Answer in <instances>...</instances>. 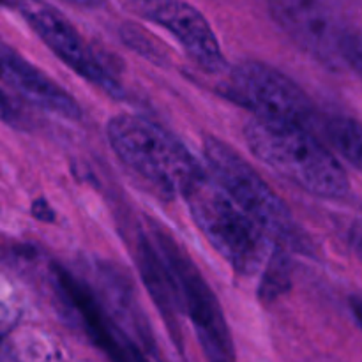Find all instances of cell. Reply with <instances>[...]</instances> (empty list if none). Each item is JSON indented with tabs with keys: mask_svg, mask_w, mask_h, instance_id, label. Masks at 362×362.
<instances>
[{
	"mask_svg": "<svg viewBox=\"0 0 362 362\" xmlns=\"http://www.w3.org/2000/svg\"><path fill=\"white\" fill-rule=\"evenodd\" d=\"M244 140L255 158L306 193L327 200L349 194L343 165L306 126L255 119L244 127Z\"/></svg>",
	"mask_w": 362,
	"mask_h": 362,
	"instance_id": "obj_1",
	"label": "cell"
},
{
	"mask_svg": "<svg viewBox=\"0 0 362 362\" xmlns=\"http://www.w3.org/2000/svg\"><path fill=\"white\" fill-rule=\"evenodd\" d=\"M127 6L136 16L168 30L202 71L219 74L228 67L218 35L191 4L184 0H129Z\"/></svg>",
	"mask_w": 362,
	"mask_h": 362,
	"instance_id": "obj_9",
	"label": "cell"
},
{
	"mask_svg": "<svg viewBox=\"0 0 362 362\" xmlns=\"http://www.w3.org/2000/svg\"><path fill=\"white\" fill-rule=\"evenodd\" d=\"M204 158L216 182L233 202L281 244L310 253L311 244L288 205L233 147L216 136L204 140Z\"/></svg>",
	"mask_w": 362,
	"mask_h": 362,
	"instance_id": "obj_4",
	"label": "cell"
},
{
	"mask_svg": "<svg viewBox=\"0 0 362 362\" xmlns=\"http://www.w3.org/2000/svg\"><path fill=\"white\" fill-rule=\"evenodd\" d=\"M223 94L253 112L257 119L306 127L315 119V106L306 92L283 71L258 60L237 64L225 81Z\"/></svg>",
	"mask_w": 362,
	"mask_h": 362,
	"instance_id": "obj_6",
	"label": "cell"
},
{
	"mask_svg": "<svg viewBox=\"0 0 362 362\" xmlns=\"http://www.w3.org/2000/svg\"><path fill=\"white\" fill-rule=\"evenodd\" d=\"M343 59L362 78V32H357V34L349 32L345 39V46H343Z\"/></svg>",
	"mask_w": 362,
	"mask_h": 362,
	"instance_id": "obj_15",
	"label": "cell"
},
{
	"mask_svg": "<svg viewBox=\"0 0 362 362\" xmlns=\"http://www.w3.org/2000/svg\"><path fill=\"white\" fill-rule=\"evenodd\" d=\"M18 11L41 41L88 83L95 85L113 99L124 98L120 81L103 66L74 25L45 0H20Z\"/></svg>",
	"mask_w": 362,
	"mask_h": 362,
	"instance_id": "obj_7",
	"label": "cell"
},
{
	"mask_svg": "<svg viewBox=\"0 0 362 362\" xmlns=\"http://www.w3.org/2000/svg\"><path fill=\"white\" fill-rule=\"evenodd\" d=\"M2 76L6 85L30 105L64 119H81V108L76 99L7 45L2 46Z\"/></svg>",
	"mask_w": 362,
	"mask_h": 362,
	"instance_id": "obj_11",
	"label": "cell"
},
{
	"mask_svg": "<svg viewBox=\"0 0 362 362\" xmlns=\"http://www.w3.org/2000/svg\"><path fill=\"white\" fill-rule=\"evenodd\" d=\"M106 138L124 165L168 197H186L207 175L179 138L145 117H112L106 124Z\"/></svg>",
	"mask_w": 362,
	"mask_h": 362,
	"instance_id": "obj_2",
	"label": "cell"
},
{
	"mask_svg": "<svg viewBox=\"0 0 362 362\" xmlns=\"http://www.w3.org/2000/svg\"><path fill=\"white\" fill-rule=\"evenodd\" d=\"M66 2L74 4V6L80 7H90V9H95V7H101L106 0H66Z\"/></svg>",
	"mask_w": 362,
	"mask_h": 362,
	"instance_id": "obj_18",
	"label": "cell"
},
{
	"mask_svg": "<svg viewBox=\"0 0 362 362\" xmlns=\"http://www.w3.org/2000/svg\"><path fill=\"white\" fill-rule=\"evenodd\" d=\"M272 20L296 45L320 64L336 67L349 32L343 30L332 0H267Z\"/></svg>",
	"mask_w": 362,
	"mask_h": 362,
	"instance_id": "obj_8",
	"label": "cell"
},
{
	"mask_svg": "<svg viewBox=\"0 0 362 362\" xmlns=\"http://www.w3.org/2000/svg\"><path fill=\"white\" fill-rule=\"evenodd\" d=\"M350 308H352V313L356 317L357 324L362 327V297H350Z\"/></svg>",
	"mask_w": 362,
	"mask_h": 362,
	"instance_id": "obj_17",
	"label": "cell"
},
{
	"mask_svg": "<svg viewBox=\"0 0 362 362\" xmlns=\"http://www.w3.org/2000/svg\"><path fill=\"white\" fill-rule=\"evenodd\" d=\"M156 246L165 258L179 290L180 306L189 317L198 343L209 362H235L232 334L218 297L200 269L163 230H154Z\"/></svg>",
	"mask_w": 362,
	"mask_h": 362,
	"instance_id": "obj_5",
	"label": "cell"
},
{
	"mask_svg": "<svg viewBox=\"0 0 362 362\" xmlns=\"http://www.w3.org/2000/svg\"><path fill=\"white\" fill-rule=\"evenodd\" d=\"M325 133L339 156L362 173V124L349 117H332L325 124Z\"/></svg>",
	"mask_w": 362,
	"mask_h": 362,
	"instance_id": "obj_13",
	"label": "cell"
},
{
	"mask_svg": "<svg viewBox=\"0 0 362 362\" xmlns=\"http://www.w3.org/2000/svg\"><path fill=\"white\" fill-rule=\"evenodd\" d=\"M290 288V262L281 250H274L264 267L258 296L265 303H272Z\"/></svg>",
	"mask_w": 362,
	"mask_h": 362,
	"instance_id": "obj_14",
	"label": "cell"
},
{
	"mask_svg": "<svg viewBox=\"0 0 362 362\" xmlns=\"http://www.w3.org/2000/svg\"><path fill=\"white\" fill-rule=\"evenodd\" d=\"M138 267L144 276L145 286L151 292L154 303L158 304L159 311L168 320V324L170 322L173 324L177 310L182 308L180 306L179 290H177L165 258L159 251H156V246L148 243L147 237H140V240H138Z\"/></svg>",
	"mask_w": 362,
	"mask_h": 362,
	"instance_id": "obj_12",
	"label": "cell"
},
{
	"mask_svg": "<svg viewBox=\"0 0 362 362\" xmlns=\"http://www.w3.org/2000/svg\"><path fill=\"white\" fill-rule=\"evenodd\" d=\"M184 198L200 232L237 274L255 276L265 267L269 233L216 180L205 175Z\"/></svg>",
	"mask_w": 362,
	"mask_h": 362,
	"instance_id": "obj_3",
	"label": "cell"
},
{
	"mask_svg": "<svg viewBox=\"0 0 362 362\" xmlns=\"http://www.w3.org/2000/svg\"><path fill=\"white\" fill-rule=\"evenodd\" d=\"M55 281L64 299L73 306L74 313L83 324L88 338L106 354L113 362H147L138 346L120 331L115 322L108 317L94 293L87 285L78 281L73 274L62 267H53Z\"/></svg>",
	"mask_w": 362,
	"mask_h": 362,
	"instance_id": "obj_10",
	"label": "cell"
},
{
	"mask_svg": "<svg viewBox=\"0 0 362 362\" xmlns=\"http://www.w3.org/2000/svg\"><path fill=\"white\" fill-rule=\"evenodd\" d=\"M350 246H352L354 253L362 260V221L354 223L350 228Z\"/></svg>",
	"mask_w": 362,
	"mask_h": 362,
	"instance_id": "obj_16",
	"label": "cell"
}]
</instances>
